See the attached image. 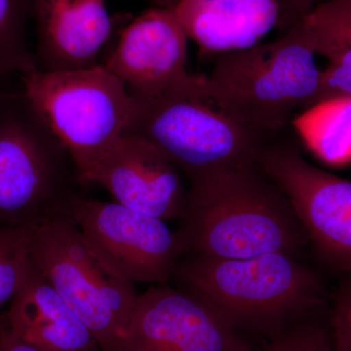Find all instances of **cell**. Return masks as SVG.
<instances>
[{
  "label": "cell",
  "instance_id": "obj_12",
  "mask_svg": "<svg viewBox=\"0 0 351 351\" xmlns=\"http://www.w3.org/2000/svg\"><path fill=\"white\" fill-rule=\"evenodd\" d=\"M184 176L156 147L126 134L87 175L115 202L154 218L182 219L188 205Z\"/></svg>",
  "mask_w": 351,
  "mask_h": 351
},
{
  "label": "cell",
  "instance_id": "obj_20",
  "mask_svg": "<svg viewBox=\"0 0 351 351\" xmlns=\"http://www.w3.org/2000/svg\"><path fill=\"white\" fill-rule=\"evenodd\" d=\"M256 351H339L329 319L308 318L286 328Z\"/></svg>",
  "mask_w": 351,
  "mask_h": 351
},
{
  "label": "cell",
  "instance_id": "obj_11",
  "mask_svg": "<svg viewBox=\"0 0 351 351\" xmlns=\"http://www.w3.org/2000/svg\"><path fill=\"white\" fill-rule=\"evenodd\" d=\"M121 351H256L204 300L167 284L138 295Z\"/></svg>",
  "mask_w": 351,
  "mask_h": 351
},
{
  "label": "cell",
  "instance_id": "obj_18",
  "mask_svg": "<svg viewBox=\"0 0 351 351\" xmlns=\"http://www.w3.org/2000/svg\"><path fill=\"white\" fill-rule=\"evenodd\" d=\"M32 263L29 230L0 228V311L10 306Z\"/></svg>",
  "mask_w": 351,
  "mask_h": 351
},
{
  "label": "cell",
  "instance_id": "obj_17",
  "mask_svg": "<svg viewBox=\"0 0 351 351\" xmlns=\"http://www.w3.org/2000/svg\"><path fill=\"white\" fill-rule=\"evenodd\" d=\"M34 0H0V87L38 69L27 43V25Z\"/></svg>",
  "mask_w": 351,
  "mask_h": 351
},
{
  "label": "cell",
  "instance_id": "obj_24",
  "mask_svg": "<svg viewBox=\"0 0 351 351\" xmlns=\"http://www.w3.org/2000/svg\"><path fill=\"white\" fill-rule=\"evenodd\" d=\"M0 351H45L23 341L7 326L4 313L0 314Z\"/></svg>",
  "mask_w": 351,
  "mask_h": 351
},
{
  "label": "cell",
  "instance_id": "obj_13",
  "mask_svg": "<svg viewBox=\"0 0 351 351\" xmlns=\"http://www.w3.org/2000/svg\"><path fill=\"white\" fill-rule=\"evenodd\" d=\"M34 15L39 71H80L103 64L101 51L112 34L106 0H34Z\"/></svg>",
  "mask_w": 351,
  "mask_h": 351
},
{
  "label": "cell",
  "instance_id": "obj_19",
  "mask_svg": "<svg viewBox=\"0 0 351 351\" xmlns=\"http://www.w3.org/2000/svg\"><path fill=\"white\" fill-rule=\"evenodd\" d=\"M316 52L326 47H351V0H328L304 18Z\"/></svg>",
  "mask_w": 351,
  "mask_h": 351
},
{
  "label": "cell",
  "instance_id": "obj_6",
  "mask_svg": "<svg viewBox=\"0 0 351 351\" xmlns=\"http://www.w3.org/2000/svg\"><path fill=\"white\" fill-rule=\"evenodd\" d=\"M138 101L140 112L126 134L156 147L189 182L218 171L258 164L267 145V138L204 97L177 95Z\"/></svg>",
  "mask_w": 351,
  "mask_h": 351
},
{
  "label": "cell",
  "instance_id": "obj_5",
  "mask_svg": "<svg viewBox=\"0 0 351 351\" xmlns=\"http://www.w3.org/2000/svg\"><path fill=\"white\" fill-rule=\"evenodd\" d=\"M20 80L85 184L90 171L124 137L140 112V101L104 64L56 73L36 69Z\"/></svg>",
  "mask_w": 351,
  "mask_h": 351
},
{
  "label": "cell",
  "instance_id": "obj_21",
  "mask_svg": "<svg viewBox=\"0 0 351 351\" xmlns=\"http://www.w3.org/2000/svg\"><path fill=\"white\" fill-rule=\"evenodd\" d=\"M317 54L328 60V66L321 71L318 101L334 97L351 98V47L323 48Z\"/></svg>",
  "mask_w": 351,
  "mask_h": 351
},
{
  "label": "cell",
  "instance_id": "obj_9",
  "mask_svg": "<svg viewBox=\"0 0 351 351\" xmlns=\"http://www.w3.org/2000/svg\"><path fill=\"white\" fill-rule=\"evenodd\" d=\"M258 166L290 201L321 261L351 274V181L316 167L289 144L267 145Z\"/></svg>",
  "mask_w": 351,
  "mask_h": 351
},
{
  "label": "cell",
  "instance_id": "obj_10",
  "mask_svg": "<svg viewBox=\"0 0 351 351\" xmlns=\"http://www.w3.org/2000/svg\"><path fill=\"white\" fill-rule=\"evenodd\" d=\"M188 39L173 8L149 9L125 27L103 64L141 101L177 95L206 98V77L186 69Z\"/></svg>",
  "mask_w": 351,
  "mask_h": 351
},
{
  "label": "cell",
  "instance_id": "obj_23",
  "mask_svg": "<svg viewBox=\"0 0 351 351\" xmlns=\"http://www.w3.org/2000/svg\"><path fill=\"white\" fill-rule=\"evenodd\" d=\"M280 6V27L289 29L322 2L328 0H277Z\"/></svg>",
  "mask_w": 351,
  "mask_h": 351
},
{
  "label": "cell",
  "instance_id": "obj_14",
  "mask_svg": "<svg viewBox=\"0 0 351 351\" xmlns=\"http://www.w3.org/2000/svg\"><path fill=\"white\" fill-rule=\"evenodd\" d=\"M173 10L200 57L253 47L281 20L277 0H178Z\"/></svg>",
  "mask_w": 351,
  "mask_h": 351
},
{
  "label": "cell",
  "instance_id": "obj_15",
  "mask_svg": "<svg viewBox=\"0 0 351 351\" xmlns=\"http://www.w3.org/2000/svg\"><path fill=\"white\" fill-rule=\"evenodd\" d=\"M4 317L15 336L41 350L101 351L93 334L34 262Z\"/></svg>",
  "mask_w": 351,
  "mask_h": 351
},
{
  "label": "cell",
  "instance_id": "obj_7",
  "mask_svg": "<svg viewBox=\"0 0 351 351\" xmlns=\"http://www.w3.org/2000/svg\"><path fill=\"white\" fill-rule=\"evenodd\" d=\"M32 262L98 341L101 351H121L137 301L134 284L106 269L88 249L71 219L29 230Z\"/></svg>",
  "mask_w": 351,
  "mask_h": 351
},
{
  "label": "cell",
  "instance_id": "obj_4",
  "mask_svg": "<svg viewBox=\"0 0 351 351\" xmlns=\"http://www.w3.org/2000/svg\"><path fill=\"white\" fill-rule=\"evenodd\" d=\"M87 188L24 89L0 91V228L32 230L73 219Z\"/></svg>",
  "mask_w": 351,
  "mask_h": 351
},
{
  "label": "cell",
  "instance_id": "obj_22",
  "mask_svg": "<svg viewBox=\"0 0 351 351\" xmlns=\"http://www.w3.org/2000/svg\"><path fill=\"white\" fill-rule=\"evenodd\" d=\"M329 323L339 351H351V276L335 300Z\"/></svg>",
  "mask_w": 351,
  "mask_h": 351
},
{
  "label": "cell",
  "instance_id": "obj_25",
  "mask_svg": "<svg viewBox=\"0 0 351 351\" xmlns=\"http://www.w3.org/2000/svg\"><path fill=\"white\" fill-rule=\"evenodd\" d=\"M154 1L163 8H173L177 4L178 0H154Z\"/></svg>",
  "mask_w": 351,
  "mask_h": 351
},
{
  "label": "cell",
  "instance_id": "obj_3",
  "mask_svg": "<svg viewBox=\"0 0 351 351\" xmlns=\"http://www.w3.org/2000/svg\"><path fill=\"white\" fill-rule=\"evenodd\" d=\"M315 43L304 19L281 38L213 57L206 99L240 123L267 138L295 110L317 103L321 69Z\"/></svg>",
  "mask_w": 351,
  "mask_h": 351
},
{
  "label": "cell",
  "instance_id": "obj_8",
  "mask_svg": "<svg viewBox=\"0 0 351 351\" xmlns=\"http://www.w3.org/2000/svg\"><path fill=\"white\" fill-rule=\"evenodd\" d=\"M73 219L94 257L127 282H169L184 257L179 233L165 221L115 201L86 196L76 205Z\"/></svg>",
  "mask_w": 351,
  "mask_h": 351
},
{
  "label": "cell",
  "instance_id": "obj_16",
  "mask_svg": "<svg viewBox=\"0 0 351 351\" xmlns=\"http://www.w3.org/2000/svg\"><path fill=\"white\" fill-rule=\"evenodd\" d=\"M307 151L331 166L351 163V98L324 99L291 119Z\"/></svg>",
  "mask_w": 351,
  "mask_h": 351
},
{
  "label": "cell",
  "instance_id": "obj_1",
  "mask_svg": "<svg viewBox=\"0 0 351 351\" xmlns=\"http://www.w3.org/2000/svg\"><path fill=\"white\" fill-rule=\"evenodd\" d=\"M179 233L184 257L240 260L301 256L308 241L290 201L258 164L189 182Z\"/></svg>",
  "mask_w": 351,
  "mask_h": 351
},
{
  "label": "cell",
  "instance_id": "obj_2",
  "mask_svg": "<svg viewBox=\"0 0 351 351\" xmlns=\"http://www.w3.org/2000/svg\"><path fill=\"white\" fill-rule=\"evenodd\" d=\"M172 280L204 300L241 334L267 339L300 321L323 315L327 306L319 276L289 254L240 260L184 257Z\"/></svg>",
  "mask_w": 351,
  "mask_h": 351
}]
</instances>
